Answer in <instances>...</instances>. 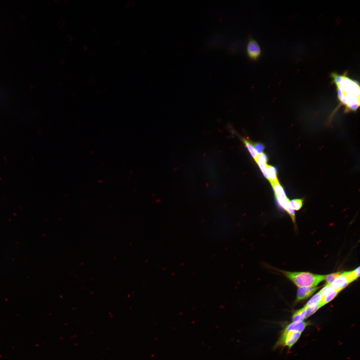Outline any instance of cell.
Masks as SVG:
<instances>
[{
    "label": "cell",
    "instance_id": "cell-1",
    "mask_svg": "<svg viewBox=\"0 0 360 360\" xmlns=\"http://www.w3.org/2000/svg\"><path fill=\"white\" fill-rule=\"evenodd\" d=\"M331 76L336 86L339 101L345 108V112H355L360 106L359 83L349 77L347 72L343 75L333 73Z\"/></svg>",
    "mask_w": 360,
    "mask_h": 360
},
{
    "label": "cell",
    "instance_id": "cell-2",
    "mask_svg": "<svg viewBox=\"0 0 360 360\" xmlns=\"http://www.w3.org/2000/svg\"><path fill=\"white\" fill-rule=\"evenodd\" d=\"M273 269L284 275L298 288L316 286L325 279L326 275L313 274L308 272H295Z\"/></svg>",
    "mask_w": 360,
    "mask_h": 360
},
{
    "label": "cell",
    "instance_id": "cell-3",
    "mask_svg": "<svg viewBox=\"0 0 360 360\" xmlns=\"http://www.w3.org/2000/svg\"><path fill=\"white\" fill-rule=\"evenodd\" d=\"M360 276V267L350 271L344 272L330 285L335 290L341 291Z\"/></svg>",
    "mask_w": 360,
    "mask_h": 360
},
{
    "label": "cell",
    "instance_id": "cell-4",
    "mask_svg": "<svg viewBox=\"0 0 360 360\" xmlns=\"http://www.w3.org/2000/svg\"><path fill=\"white\" fill-rule=\"evenodd\" d=\"M302 332L295 331L282 332L281 336L275 346V349L287 347L289 350L297 342Z\"/></svg>",
    "mask_w": 360,
    "mask_h": 360
},
{
    "label": "cell",
    "instance_id": "cell-5",
    "mask_svg": "<svg viewBox=\"0 0 360 360\" xmlns=\"http://www.w3.org/2000/svg\"><path fill=\"white\" fill-rule=\"evenodd\" d=\"M246 52L249 58L253 60H257L261 56L260 47L257 41L251 37L249 38Z\"/></svg>",
    "mask_w": 360,
    "mask_h": 360
},
{
    "label": "cell",
    "instance_id": "cell-6",
    "mask_svg": "<svg viewBox=\"0 0 360 360\" xmlns=\"http://www.w3.org/2000/svg\"><path fill=\"white\" fill-rule=\"evenodd\" d=\"M271 184L274 191L277 204H280L285 202L288 198L287 197L285 191L279 182H271Z\"/></svg>",
    "mask_w": 360,
    "mask_h": 360
},
{
    "label": "cell",
    "instance_id": "cell-7",
    "mask_svg": "<svg viewBox=\"0 0 360 360\" xmlns=\"http://www.w3.org/2000/svg\"><path fill=\"white\" fill-rule=\"evenodd\" d=\"M320 287H308L299 288L297 294V302H299L310 297Z\"/></svg>",
    "mask_w": 360,
    "mask_h": 360
},
{
    "label": "cell",
    "instance_id": "cell-8",
    "mask_svg": "<svg viewBox=\"0 0 360 360\" xmlns=\"http://www.w3.org/2000/svg\"><path fill=\"white\" fill-rule=\"evenodd\" d=\"M309 325L308 322L303 321L293 322L286 326L282 332L295 331L302 332Z\"/></svg>",
    "mask_w": 360,
    "mask_h": 360
},
{
    "label": "cell",
    "instance_id": "cell-9",
    "mask_svg": "<svg viewBox=\"0 0 360 360\" xmlns=\"http://www.w3.org/2000/svg\"><path fill=\"white\" fill-rule=\"evenodd\" d=\"M267 158L266 155L262 153L259 155L256 161L263 173L264 176L267 179L266 172V165Z\"/></svg>",
    "mask_w": 360,
    "mask_h": 360
},
{
    "label": "cell",
    "instance_id": "cell-10",
    "mask_svg": "<svg viewBox=\"0 0 360 360\" xmlns=\"http://www.w3.org/2000/svg\"><path fill=\"white\" fill-rule=\"evenodd\" d=\"M266 172L267 179L271 183L278 182L277 176V171L276 168L272 166L266 165Z\"/></svg>",
    "mask_w": 360,
    "mask_h": 360
},
{
    "label": "cell",
    "instance_id": "cell-11",
    "mask_svg": "<svg viewBox=\"0 0 360 360\" xmlns=\"http://www.w3.org/2000/svg\"><path fill=\"white\" fill-rule=\"evenodd\" d=\"M306 308H303L295 312L292 316L293 322L303 321L306 319Z\"/></svg>",
    "mask_w": 360,
    "mask_h": 360
},
{
    "label": "cell",
    "instance_id": "cell-12",
    "mask_svg": "<svg viewBox=\"0 0 360 360\" xmlns=\"http://www.w3.org/2000/svg\"><path fill=\"white\" fill-rule=\"evenodd\" d=\"M323 297L319 293H318L314 295L313 297L308 301L304 308H307L315 306L317 304H320L322 302Z\"/></svg>",
    "mask_w": 360,
    "mask_h": 360
},
{
    "label": "cell",
    "instance_id": "cell-13",
    "mask_svg": "<svg viewBox=\"0 0 360 360\" xmlns=\"http://www.w3.org/2000/svg\"><path fill=\"white\" fill-rule=\"evenodd\" d=\"M243 140L246 147L248 148L250 154L256 161L258 155L255 150L253 144L248 140L244 139Z\"/></svg>",
    "mask_w": 360,
    "mask_h": 360
},
{
    "label": "cell",
    "instance_id": "cell-14",
    "mask_svg": "<svg viewBox=\"0 0 360 360\" xmlns=\"http://www.w3.org/2000/svg\"><path fill=\"white\" fill-rule=\"evenodd\" d=\"M340 291L335 290L333 292L326 296L325 297H323L322 302L320 303L321 307L331 301L336 297Z\"/></svg>",
    "mask_w": 360,
    "mask_h": 360
},
{
    "label": "cell",
    "instance_id": "cell-15",
    "mask_svg": "<svg viewBox=\"0 0 360 360\" xmlns=\"http://www.w3.org/2000/svg\"><path fill=\"white\" fill-rule=\"evenodd\" d=\"M290 206L294 210L299 211L303 206V201L301 199H295L290 201Z\"/></svg>",
    "mask_w": 360,
    "mask_h": 360
},
{
    "label": "cell",
    "instance_id": "cell-16",
    "mask_svg": "<svg viewBox=\"0 0 360 360\" xmlns=\"http://www.w3.org/2000/svg\"><path fill=\"white\" fill-rule=\"evenodd\" d=\"M335 290L330 285L326 284L323 288L319 292L322 296L325 297L326 296L333 292Z\"/></svg>",
    "mask_w": 360,
    "mask_h": 360
},
{
    "label": "cell",
    "instance_id": "cell-17",
    "mask_svg": "<svg viewBox=\"0 0 360 360\" xmlns=\"http://www.w3.org/2000/svg\"><path fill=\"white\" fill-rule=\"evenodd\" d=\"M321 307V306L320 303L315 305V306L305 308L306 311V319L315 313Z\"/></svg>",
    "mask_w": 360,
    "mask_h": 360
},
{
    "label": "cell",
    "instance_id": "cell-18",
    "mask_svg": "<svg viewBox=\"0 0 360 360\" xmlns=\"http://www.w3.org/2000/svg\"><path fill=\"white\" fill-rule=\"evenodd\" d=\"M342 272H339L331 273V274L326 275L325 279L327 285H330L337 277L340 275Z\"/></svg>",
    "mask_w": 360,
    "mask_h": 360
},
{
    "label": "cell",
    "instance_id": "cell-19",
    "mask_svg": "<svg viewBox=\"0 0 360 360\" xmlns=\"http://www.w3.org/2000/svg\"><path fill=\"white\" fill-rule=\"evenodd\" d=\"M253 145L255 150H256L258 156L262 153L264 149V146L262 144L257 143L253 144Z\"/></svg>",
    "mask_w": 360,
    "mask_h": 360
}]
</instances>
